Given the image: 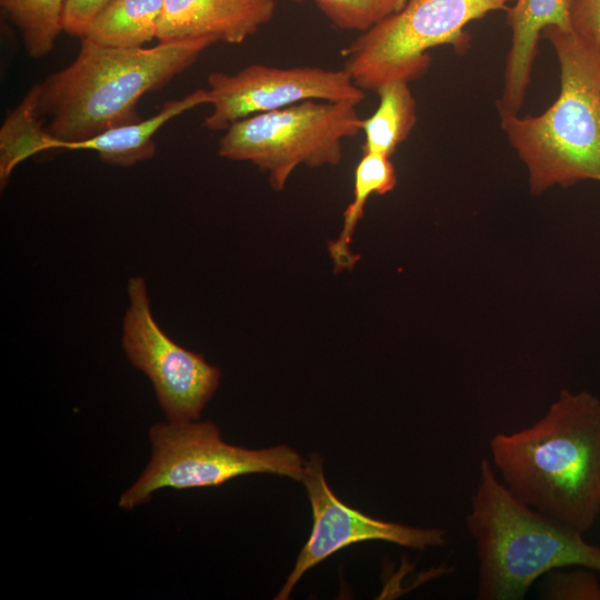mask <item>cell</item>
Returning a JSON list of instances; mask_svg holds the SVG:
<instances>
[{
	"mask_svg": "<svg viewBox=\"0 0 600 600\" xmlns=\"http://www.w3.org/2000/svg\"><path fill=\"white\" fill-rule=\"evenodd\" d=\"M303 2L308 0H291ZM338 28L361 33L400 11L409 0H310Z\"/></svg>",
	"mask_w": 600,
	"mask_h": 600,
	"instance_id": "cell-19",
	"label": "cell"
},
{
	"mask_svg": "<svg viewBox=\"0 0 600 600\" xmlns=\"http://www.w3.org/2000/svg\"><path fill=\"white\" fill-rule=\"evenodd\" d=\"M409 82L392 81L380 87L376 92L379 104L374 112L361 119L364 136L363 153L393 154L397 148L408 139L417 121V102L409 88Z\"/></svg>",
	"mask_w": 600,
	"mask_h": 600,
	"instance_id": "cell-14",
	"label": "cell"
},
{
	"mask_svg": "<svg viewBox=\"0 0 600 600\" xmlns=\"http://www.w3.org/2000/svg\"><path fill=\"white\" fill-rule=\"evenodd\" d=\"M162 9L163 0H110L83 38L114 48L142 47L157 39Z\"/></svg>",
	"mask_w": 600,
	"mask_h": 600,
	"instance_id": "cell-15",
	"label": "cell"
},
{
	"mask_svg": "<svg viewBox=\"0 0 600 600\" xmlns=\"http://www.w3.org/2000/svg\"><path fill=\"white\" fill-rule=\"evenodd\" d=\"M514 0H409L397 13L362 32L341 50L344 68L361 90L392 81L410 82L431 64L429 50L470 49L464 28L490 12L507 11Z\"/></svg>",
	"mask_w": 600,
	"mask_h": 600,
	"instance_id": "cell-5",
	"label": "cell"
},
{
	"mask_svg": "<svg viewBox=\"0 0 600 600\" xmlns=\"http://www.w3.org/2000/svg\"><path fill=\"white\" fill-rule=\"evenodd\" d=\"M66 0H0L7 18L18 28L28 54L46 57L63 31Z\"/></svg>",
	"mask_w": 600,
	"mask_h": 600,
	"instance_id": "cell-18",
	"label": "cell"
},
{
	"mask_svg": "<svg viewBox=\"0 0 600 600\" xmlns=\"http://www.w3.org/2000/svg\"><path fill=\"white\" fill-rule=\"evenodd\" d=\"M152 456L134 483L120 497L119 507L132 510L161 489L220 486L237 477L272 473L301 481L306 462L287 444L252 450L222 440L210 421H168L149 430Z\"/></svg>",
	"mask_w": 600,
	"mask_h": 600,
	"instance_id": "cell-6",
	"label": "cell"
},
{
	"mask_svg": "<svg viewBox=\"0 0 600 600\" xmlns=\"http://www.w3.org/2000/svg\"><path fill=\"white\" fill-rule=\"evenodd\" d=\"M110 0H66L63 31L83 38L91 23Z\"/></svg>",
	"mask_w": 600,
	"mask_h": 600,
	"instance_id": "cell-21",
	"label": "cell"
},
{
	"mask_svg": "<svg viewBox=\"0 0 600 600\" xmlns=\"http://www.w3.org/2000/svg\"><path fill=\"white\" fill-rule=\"evenodd\" d=\"M214 42L199 37L151 48H114L81 38L76 59L38 84V111L49 117L48 131L62 142L137 121L140 98L166 86Z\"/></svg>",
	"mask_w": 600,
	"mask_h": 600,
	"instance_id": "cell-2",
	"label": "cell"
},
{
	"mask_svg": "<svg viewBox=\"0 0 600 600\" xmlns=\"http://www.w3.org/2000/svg\"><path fill=\"white\" fill-rule=\"evenodd\" d=\"M356 101L306 100L233 122L219 141V156L250 161L269 174L276 191L293 170L338 164L342 140L361 131Z\"/></svg>",
	"mask_w": 600,
	"mask_h": 600,
	"instance_id": "cell-7",
	"label": "cell"
},
{
	"mask_svg": "<svg viewBox=\"0 0 600 600\" xmlns=\"http://www.w3.org/2000/svg\"><path fill=\"white\" fill-rule=\"evenodd\" d=\"M211 103L208 89H198L182 99L167 101L159 112L148 119L119 126L81 141L62 142L54 139L53 150H90L112 166L130 167L156 153L154 134L173 118L201 104Z\"/></svg>",
	"mask_w": 600,
	"mask_h": 600,
	"instance_id": "cell-13",
	"label": "cell"
},
{
	"mask_svg": "<svg viewBox=\"0 0 600 600\" xmlns=\"http://www.w3.org/2000/svg\"><path fill=\"white\" fill-rule=\"evenodd\" d=\"M396 184L397 174L390 157L363 153L354 171L353 200L343 212L342 230L339 237L328 244L336 272L351 269L359 260V256L351 251L350 244L367 200L372 194L391 191Z\"/></svg>",
	"mask_w": 600,
	"mask_h": 600,
	"instance_id": "cell-16",
	"label": "cell"
},
{
	"mask_svg": "<svg viewBox=\"0 0 600 600\" xmlns=\"http://www.w3.org/2000/svg\"><path fill=\"white\" fill-rule=\"evenodd\" d=\"M491 463L524 504L586 533L600 514V399L562 390L534 423L489 441Z\"/></svg>",
	"mask_w": 600,
	"mask_h": 600,
	"instance_id": "cell-1",
	"label": "cell"
},
{
	"mask_svg": "<svg viewBox=\"0 0 600 600\" xmlns=\"http://www.w3.org/2000/svg\"><path fill=\"white\" fill-rule=\"evenodd\" d=\"M208 83L212 112L204 123L212 131L227 130L243 118L306 100L360 103L364 98V91L354 84L346 69L251 64L236 73L213 72Z\"/></svg>",
	"mask_w": 600,
	"mask_h": 600,
	"instance_id": "cell-9",
	"label": "cell"
},
{
	"mask_svg": "<svg viewBox=\"0 0 600 600\" xmlns=\"http://www.w3.org/2000/svg\"><path fill=\"white\" fill-rule=\"evenodd\" d=\"M466 527L478 558L479 600H522L556 569L586 567L600 573V547L518 500L490 460L480 463Z\"/></svg>",
	"mask_w": 600,
	"mask_h": 600,
	"instance_id": "cell-3",
	"label": "cell"
},
{
	"mask_svg": "<svg viewBox=\"0 0 600 600\" xmlns=\"http://www.w3.org/2000/svg\"><path fill=\"white\" fill-rule=\"evenodd\" d=\"M542 36L559 63L557 99L538 116L499 112L502 131L528 169L532 194L600 182V43L556 27Z\"/></svg>",
	"mask_w": 600,
	"mask_h": 600,
	"instance_id": "cell-4",
	"label": "cell"
},
{
	"mask_svg": "<svg viewBox=\"0 0 600 600\" xmlns=\"http://www.w3.org/2000/svg\"><path fill=\"white\" fill-rule=\"evenodd\" d=\"M570 16L576 34L600 43V0H572Z\"/></svg>",
	"mask_w": 600,
	"mask_h": 600,
	"instance_id": "cell-22",
	"label": "cell"
},
{
	"mask_svg": "<svg viewBox=\"0 0 600 600\" xmlns=\"http://www.w3.org/2000/svg\"><path fill=\"white\" fill-rule=\"evenodd\" d=\"M39 86L8 113L0 128V181L3 187L21 162L40 152L52 150L54 137L43 126L38 111Z\"/></svg>",
	"mask_w": 600,
	"mask_h": 600,
	"instance_id": "cell-17",
	"label": "cell"
},
{
	"mask_svg": "<svg viewBox=\"0 0 600 600\" xmlns=\"http://www.w3.org/2000/svg\"><path fill=\"white\" fill-rule=\"evenodd\" d=\"M586 567L556 569L542 578L539 598L544 600H600V581Z\"/></svg>",
	"mask_w": 600,
	"mask_h": 600,
	"instance_id": "cell-20",
	"label": "cell"
},
{
	"mask_svg": "<svg viewBox=\"0 0 600 600\" xmlns=\"http://www.w3.org/2000/svg\"><path fill=\"white\" fill-rule=\"evenodd\" d=\"M312 509L311 533L291 573L274 599L289 598L302 576L331 554L362 541L381 540L424 551L443 547L448 534L439 528H419L367 516L338 499L328 486L323 459L313 453L306 462L301 480Z\"/></svg>",
	"mask_w": 600,
	"mask_h": 600,
	"instance_id": "cell-10",
	"label": "cell"
},
{
	"mask_svg": "<svg viewBox=\"0 0 600 600\" xmlns=\"http://www.w3.org/2000/svg\"><path fill=\"white\" fill-rule=\"evenodd\" d=\"M128 299L121 339L127 358L150 379L168 421L198 420L219 387V369L160 328L142 277L129 279Z\"/></svg>",
	"mask_w": 600,
	"mask_h": 600,
	"instance_id": "cell-8",
	"label": "cell"
},
{
	"mask_svg": "<svg viewBox=\"0 0 600 600\" xmlns=\"http://www.w3.org/2000/svg\"><path fill=\"white\" fill-rule=\"evenodd\" d=\"M274 0H163L157 40L212 37L243 42L274 16Z\"/></svg>",
	"mask_w": 600,
	"mask_h": 600,
	"instance_id": "cell-11",
	"label": "cell"
},
{
	"mask_svg": "<svg viewBox=\"0 0 600 600\" xmlns=\"http://www.w3.org/2000/svg\"><path fill=\"white\" fill-rule=\"evenodd\" d=\"M507 10L511 44L506 58L498 112L519 113L531 81L538 42L549 27L572 30V0H514ZM573 31V30H572Z\"/></svg>",
	"mask_w": 600,
	"mask_h": 600,
	"instance_id": "cell-12",
	"label": "cell"
}]
</instances>
